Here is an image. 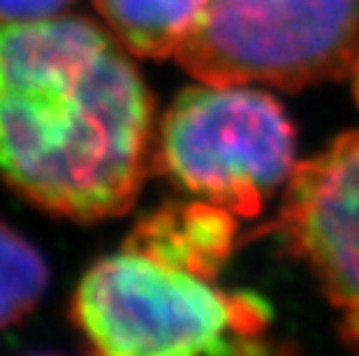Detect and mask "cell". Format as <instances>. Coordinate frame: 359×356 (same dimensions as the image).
<instances>
[{"label": "cell", "instance_id": "cell-1", "mask_svg": "<svg viewBox=\"0 0 359 356\" xmlns=\"http://www.w3.org/2000/svg\"><path fill=\"white\" fill-rule=\"evenodd\" d=\"M156 100L95 21L0 19V180L47 213H128L154 169Z\"/></svg>", "mask_w": 359, "mask_h": 356}, {"label": "cell", "instance_id": "cell-5", "mask_svg": "<svg viewBox=\"0 0 359 356\" xmlns=\"http://www.w3.org/2000/svg\"><path fill=\"white\" fill-rule=\"evenodd\" d=\"M259 234L311 269L339 313L343 345L359 356V130L297 164L276 218Z\"/></svg>", "mask_w": 359, "mask_h": 356}, {"label": "cell", "instance_id": "cell-7", "mask_svg": "<svg viewBox=\"0 0 359 356\" xmlns=\"http://www.w3.org/2000/svg\"><path fill=\"white\" fill-rule=\"evenodd\" d=\"M209 0H93L107 30L135 58L177 56Z\"/></svg>", "mask_w": 359, "mask_h": 356}, {"label": "cell", "instance_id": "cell-10", "mask_svg": "<svg viewBox=\"0 0 359 356\" xmlns=\"http://www.w3.org/2000/svg\"><path fill=\"white\" fill-rule=\"evenodd\" d=\"M350 86H353V97L359 107V56L355 58L353 67H350Z\"/></svg>", "mask_w": 359, "mask_h": 356}, {"label": "cell", "instance_id": "cell-6", "mask_svg": "<svg viewBox=\"0 0 359 356\" xmlns=\"http://www.w3.org/2000/svg\"><path fill=\"white\" fill-rule=\"evenodd\" d=\"M236 220L211 201H172L144 215L128 234L126 245L216 280L236 248Z\"/></svg>", "mask_w": 359, "mask_h": 356}, {"label": "cell", "instance_id": "cell-3", "mask_svg": "<svg viewBox=\"0 0 359 356\" xmlns=\"http://www.w3.org/2000/svg\"><path fill=\"white\" fill-rule=\"evenodd\" d=\"M297 164L294 123L257 88L200 81L174 97L156 127L154 171L236 218L262 213Z\"/></svg>", "mask_w": 359, "mask_h": 356}, {"label": "cell", "instance_id": "cell-9", "mask_svg": "<svg viewBox=\"0 0 359 356\" xmlns=\"http://www.w3.org/2000/svg\"><path fill=\"white\" fill-rule=\"evenodd\" d=\"M72 0H0V19L37 21L63 14Z\"/></svg>", "mask_w": 359, "mask_h": 356}, {"label": "cell", "instance_id": "cell-2", "mask_svg": "<svg viewBox=\"0 0 359 356\" xmlns=\"http://www.w3.org/2000/svg\"><path fill=\"white\" fill-rule=\"evenodd\" d=\"M88 356H294L271 336V306L123 243L72 297Z\"/></svg>", "mask_w": 359, "mask_h": 356}, {"label": "cell", "instance_id": "cell-8", "mask_svg": "<svg viewBox=\"0 0 359 356\" xmlns=\"http://www.w3.org/2000/svg\"><path fill=\"white\" fill-rule=\"evenodd\" d=\"M47 285L49 269L37 248L0 220V331L33 313Z\"/></svg>", "mask_w": 359, "mask_h": 356}, {"label": "cell", "instance_id": "cell-4", "mask_svg": "<svg viewBox=\"0 0 359 356\" xmlns=\"http://www.w3.org/2000/svg\"><path fill=\"white\" fill-rule=\"evenodd\" d=\"M357 56L359 0H209L174 58L202 83L302 90Z\"/></svg>", "mask_w": 359, "mask_h": 356}, {"label": "cell", "instance_id": "cell-11", "mask_svg": "<svg viewBox=\"0 0 359 356\" xmlns=\"http://www.w3.org/2000/svg\"><path fill=\"white\" fill-rule=\"evenodd\" d=\"M40 356H47V354H40Z\"/></svg>", "mask_w": 359, "mask_h": 356}]
</instances>
